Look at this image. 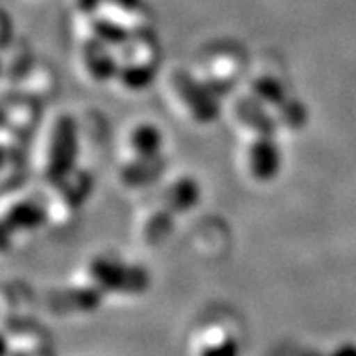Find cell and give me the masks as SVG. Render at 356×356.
Here are the masks:
<instances>
[{"label":"cell","instance_id":"6da1fadb","mask_svg":"<svg viewBox=\"0 0 356 356\" xmlns=\"http://www.w3.org/2000/svg\"><path fill=\"white\" fill-rule=\"evenodd\" d=\"M88 278L89 286L99 289L102 295H140L147 289V275L144 269L126 266L108 257L95 258L89 262Z\"/></svg>","mask_w":356,"mask_h":356},{"label":"cell","instance_id":"7a4b0ae2","mask_svg":"<svg viewBox=\"0 0 356 356\" xmlns=\"http://www.w3.org/2000/svg\"><path fill=\"white\" fill-rule=\"evenodd\" d=\"M76 126L70 117L56 118L44 149L42 171L49 182H60L75 169Z\"/></svg>","mask_w":356,"mask_h":356},{"label":"cell","instance_id":"3957f363","mask_svg":"<svg viewBox=\"0 0 356 356\" xmlns=\"http://www.w3.org/2000/svg\"><path fill=\"white\" fill-rule=\"evenodd\" d=\"M171 86H173L178 99L184 104V108L188 109L195 122L209 124L218 117L220 106H218L215 93L207 84L198 82L186 73L178 71L171 76Z\"/></svg>","mask_w":356,"mask_h":356},{"label":"cell","instance_id":"277c9868","mask_svg":"<svg viewBox=\"0 0 356 356\" xmlns=\"http://www.w3.org/2000/svg\"><path fill=\"white\" fill-rule=\"evenodd\" d=\"M280 147L271 135H257L245 149V168L257 182H271L280 171Z\"/></svg>","mask_w":356,"mask_h":356},{"label":"cell","instance_id":"5b68a950","mask_svg":"<svg viewBox=\"0 0 356 356\" xmlns=\"http://www.w3.org/2000/svg\"><path fill=\"white\" fill-rule=\"evenodd\" d=\"M102 293L93 286L53 291L46 296V305L53 313H89L100 305Z\"/></svg>","mask_w":356,"mask_h":356},{"label":"cell","instance_id":"8992f818","mask_svg":"<svg viewBox=\"0 0 356 356\" xmlns=\"http://www.w3.org/2000/svg\"><path fill=\"white\" fill-rule=\"evenodd\" d=\"M127 147L136 159H160L164 149V133L156 124H136L127 136Z\"/></svg>","mask_w":356,"mask_h":356},{"label":"cell","instance_id":"52a82bcc","mask_svg":"<svg viewBox=\"0 0 356 356\" xmlns=\"http://www.w3.org/2000/svg\"><path fill=\"white\" fill-rule=\"evenodd\" d=\"M197 356H240V347L233 333L222 325L202 329L195 346Z\"/></svg>","mask_w":356,"mask_h":356},{"label":"cell","instance_id":"ba28073f","mask_svg":"<svg viewBox=\"0 0 356 356\" xmlns=\"http://www.w3.org/2000/svg\"><path fill=\"white\" fill-rule=\"evenodd\" d=\"M82 62H84L86 71L93 80H111L117 79L118 64L108 51V44L100 42L97 38H89L82 49Z\"/></svg>","mask_w":356,"mask_h":356},{"label":"cell","instance_id":"9c48e42d","mask_svg":"<svg viewBox=\"0 0 356 356\" xmlns=\"http://www.w3.org/2000/svg\"><path fill=\"white\" fill-rule=\"evenodd\" d=\"M198 200H200V186L191 177L177 178L164 191V207L173 215L191 211Z\"/></svg>","mask_w":356,"mask_h":356},{"label":"cell","instance_id":"30bf717a","mask_svg":"<svg viewBox=\"0 0 356 356\" xmlns=\"http://www.w3.org/2000/svg\"><path fill=\"white\" fill-rule=\"evenodd\" d=\"M162 171V156L160 159H136L127 160L120 169V180L127 188H144L155 182Z\"/></svg>","mask_w":356,"mask_h":356},{"label":"cell","instance_id":"8fae6325","mask_svg":"<svg viewBox=\"0 0 356 356\" xmlns=\"http://www.w3.org/2000/svg\"><path fill=\"white\" fill-rule=\"evenodd\" d=\"M266 106L258 102L254 97L245 100H240L236 104V115L238 120L244 124L245 127H251L254 135H271L275 129L271 117L266 113Z\"/></svg>","mask_w":356,"mask_h":356},{"label":"cell","instance_id":"7c38bea8","mask_svg":"<svg viewBox=\"0 0 356 356\" xmlns=\"http://www.w3.org/2000/svg\"><path fill=\"white\" fill-rule=\"evenodd\" d=\"M46 211L33 202H19L11 207V211L6 213V229L28 231L33 229L44 222Z\"/></svg>","mask_w":356,"mask_h":356},{"label":"cell","instance_id":"4fadbf2b","mask_svg":"<svg viewBox=\"0 0 356 356\" xmlns=\"http://www.w3.org/2000/svg\"><path fill=\"white\" fill-rule=\"evenodd\" d=\"M251 97L266 108H280L286 102V89L280 84V80L273 76H258L251 84Z\"/></svg>","mask_w":356,"mask_h":356},{"label":"cell","instance_id":"5bb4252c","mask_svg":"<svg viewBox=\"0 0 356 356\" xmlns=\"http://www.w3.org/2000/svg\"><path fill=\"white\" fill-rule=\"evenodd\" d=\"M173 229V213L162 207L153 215L147 216V220L142 225V238L145 244H160Z\"/></svg>","mask_w":356,"mask_h":356},{"label":"cell","instance_id":"9a60e30c","mask_svg":"<svg viewBox=\"0 0 356 356\" xmlns=\"http://www.w3.org/2000/svg\"><path fill=\"white\" fill-rule=\"evenodd\" d=\"M153 76H155V70L149 62H135V64L120 67L117 79L120 80L124 88L131 89V91H140L151 84Z\"/></svg>","mask_w":356,"mask_h":356},{"label":"cell","instance_id":"2e32d148","mask_svg":"<svg viewBox=\"0 0 356 356\" xmlns=\"http://www.w3.org/2000/svg\"><path fill=\"white\" fill-rule=\"evenodd\" d=\"M93 38H97V40H100L104 44H108V46H111V44H122L127 40L126 29L111 22H100L97 31H95Z\"/></svg>","mask_w":356,"mask_h":356}]
</instances>
